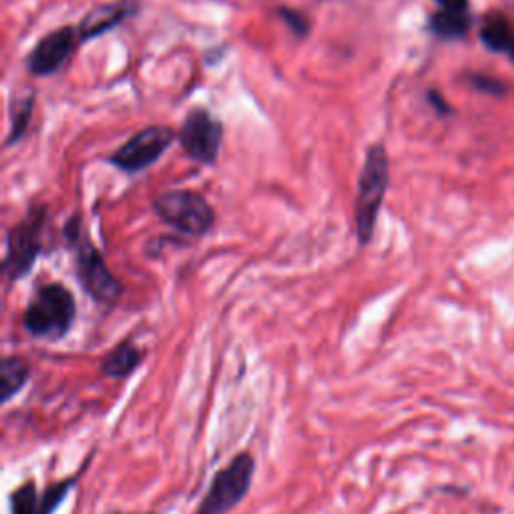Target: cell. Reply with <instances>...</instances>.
Returning <instances> with one entry per match:
<instances>
[{
  "label": "cell",
  "mask_w": 514,
  "mask_h": 514,
  "mask_svg": "<svg viewBox=\"0 0 514 514\" xmlns=\"http://www.w3.org/2000/svg\"><path fill=\"white\" fill-rule=\"evenodd\" d=\"M109 514H125V512H117V510H115V512H109Z\"/></svg>",
  "instance_id": "7402d4cb"
},
{
  "label": "cell",
  "mask_w": 514,
  "mask_h": 514,
  "mask_svg": "<svg viewBox=\"0 0 514 514\" xmlns=\"http://www.w3.org/2000/svg\"><path fill=\"white\" fill-rule=\"evenodd\" d=\"M428 99H430V103H432L440 113H448V111H450V107H446V103L440 99L438 93H430Z\"/></svg>",
  "instance_id": "44dd1931"
},
{
  "label": "cell",
  "mask_w": 514,
  "mask_h": 514,
  "mask_svg": "<svg viewBox=\"0 0 514 514\" xmlns=\"http://www.w3.org/2000/svg\"><path fill=\"white\" fill-rule=\"evenodd\" d=\"M280 15L288 23V27H292V31L298 37H306L310 33V25H308V19H306L304 13H300L296 9H282Z\"/></svg>",
  "instance_id": "ac0fdd59"
},
{
  "label": "cell",
  "mask_w": 514,
  "mask_h": 514,
  "mask_svg": "<svg viewBox=\"0 0 514 514\" xmlns=\"http://www.w3.org/2000/svg\"><path fill=\"white\" fill-rule=\"evenodd\" d=\"M139 11V5L135 0H117V3H109V5H101L95 7L83 21L79 27V39L83 41H91L95 37L105 35L107 31L119 27L125 19H129L131 15H135Z\"/></svg>",
  "instance_id": "30bf717a"
},
{
  "label": "cell",
  "mask_w": 514,
  "mask_h": 514,
  "mask_svg": "<svg viewBox=\"0 0 514 514\" xmlns=\"http://www.w3.org/2000/svg\"><path fill=\"white\" fill-rule=\"evenodd\" d=\"M19 107H17V113L13 115V129H11V133H9V145L11 143H15V141H19L21 139V135L27 131V127H29V121H31V113H33V109H35V95H29L25 101H19L17 103Z\"/></svg>",
  "instance_id": "e0dca14e"
},
{
  "label": "cell",
  "mask_w": 514,
  "mask_h": 514,
  "mask_svg": "<svg viewBox=\"0 0 514 514\" xmlns=\"http://www.w3.org/2000/svg\"><path fill=\"white\" fill-rule=\"evenodd\" d=\"M390 181V161L384 145L368 147L364 167L358 179V193L354 205L356 235L360 243H368L374 235L378 213Z\"/></svg>",
  "instance_id": "7a4b0ae2"
},
{
  "label": "cell",
  "mask_w": 514,
  "mask_h": 514,
  "mask_svg": "<svg viewBox=\"0 0 514 514\" xmlns=\"http://www.w3.org/2000/svg\"><path fill=\"white\" fill-rule=\"evenodd\" d=\"M177 133L167 125H151L133 135L111 155V163L123 171L135 173L151 167L173 145Z\"/></svg>",
  "instance_id": "ba28073f"
},
{
  "label": "cell",
  "mask_w": 514,
  "mask_h": 514,
  "mask_svg": "<svg viewBox=\"0 0 514 514\" xmlns=\"http://www.w3.org/2000/svg\"><path fill=\"white\" fill-rule=\"evenodd\" d=\"M79 476H81V472L71 478L49 484L39 498V514H55L59 510V506L65 502V498L71 494V490L77 486Z\"/></svg>",
  "instance_id": "9a60e30c"
},
{
  "label": "cell",
  "mask_w": 514,
  "mask_h": 514,
  "mask_svg": "<svg viewBox=\"0 0 514 514\" xmlns=\"http://www.w3.org/2000/svg\"><path fill=\"white\" fill-rule=\"evenodd\" d=\"M77 320V302L71 290L61 284L43 286L23 314L29 336L45 342L63 340Z\"/></svg>",
  "instance_id": "6da1fadb"
},
{
  "label": "cell",
  "mask_w": 514,
  "mask_h": 514,
  "mask_svg": "<svg viewBox=\"0 0 514 514\" xmlns=\"http://www.w3.org/2000/svg\"><path fill=\"white\" fill-rule=\"evenodd\" d=\"M255 458L251 452L235 454L213 478L201 498L195 514H229L251 490L255 476Z\"/></svg>",
  "instance_id": "3957f363"
},
{
  "label": "cell",
  "mask_w": 514,
  "mask_h": 514,
  "mask_svg": "<svg viewBox=\"0 0 514 514\" xmlns=\"http://www.w3.org/2000/svg\"><path fill=\"white\" fill-rule=\"evenodd\" d=\"M177 139L193 161L213 165L223 145V123L207 109H193L187 113Z\"/></svg>",
  "instance_id": "52a82bcc"
},
{
  "label": "cell",
  "mask_w": 514,
  "mask_h": 514,
  "mask_svg": "<svg viewBox=\"0 0 514 514\" xmlns=\"http://www.w3.org/2000/svg\"><path fill=\"white\" fill-rule=\"evenodd\" d=\"M45 207H33L29 215L9 231V251L5 260L7 276L17 282L25 278L43 249Z\"/></svg>",
  "instance_id": "8992f818"
},
{
  "label": "cell",
  "mask_w": 514,
  "mask_h": 514,
  "mask_svg": "<svg viewBox=\"0 0 514 514\" xmlns=\"http://www.w3.org/2000/svg\"><path fill=\"white\" fill-rule=\"evenodd\" d=\"M480 39L482 43L496 53H502L506 49L512 47V35H510V27L506 23V19L498 13H492L484 19L482 29H480Z\"/></svg>",
  "instance_id": "5bb4252c"
},
{
  "label": "cell",
  "mask_w": 514,
  "mask_h": 514,
  "mask_svg": "<svg viewBox=\"0 0 514 514\" xmlns=\"http://www.w3.org/2000/svg\"><path fill=\"white\" fill-rule=\"evenodd\" d=\"M430 29L442 39H460L470 29V17L466 11H448L440 9L430 19Z\"/></svg>",
  "instance_id": "4fadbf2b"
},
{
  "label": "cell",
  "mask_w": 514,
  "mask_h": 514,
  "mask_svg": "<svg viewBox=\"0 0 514 514\" xmlns=\"http://www.w3.org/2000/svg\"><path fill=\"white\" fill-rule=\"evenodd\" d=\"M67 235L77 245V274H79V280H81L85 292L95 302H99L103 306H113L121 298L123 286L107 268L103 255L81 233L77 219H71V223L67 225Z\"/></svg>",
  "instance_id": "277c9868"
},
{
  "label": "cell",
  "mask_w": 514,
  "mask_h": 514,
  "mask_svg": "<svg viewBox=\"0 0 514 514\" xmlns=\"http://www.w3.org/2000/svg\"><path fill=\"white\" fill-rule=\"evenodd\" d=\"M145 354L133 340H123L101 360V374L113 380H127L143 364Z\"/></svg>",
  "instance_id": "8fae6325"
},
{
  "label": "cell",
  "mask_w": 514,
  "mask_h": 514,
  "mask_svg": "<svg viewBox=\"0 0 514 514\" xmlns=\"http://www.w3.org/2000/svg\"><path fill=\"white\" fill-rule=\"evenodd\" d=\"M436 3L448 11H466L468 7V0H436Z\"/></svg>",
  "instance_id": "d6986e66"
},
{
  "label": "cell",
  "mask_w": 514,
  "mask_h": 514,
  "mask_svg": "<svg viewBox=\"0 0 514 514\" xmlns=\"http://www.w3.org/2000/svg\"><path fill=\"white\" fill-rule=\"evenodd\" d=\"M31 364L21 356H5L0 362V402L9 404L31 380Z\"/></svg>",
  "instance_id": "7c38bea8"
},
{
  "label": "cell",
  "mask_w": 514,
  "mask_h": 514,
  "mask_svg": "<svg viewBox=\"0 0 514 514\" xmlns=\"http://www.w3.org/2000/svg\"><path fill=\"white\" fill-rule=\"evenodd\" d=\"M476 87L482 89V91H490V93H498V89H502L498 83H494L492 79H484V77H476L474 79Z\"/></svg>",
  "instance_id": "ffe728a7"
},
{
  "label": "cell",
  "mask_w": 514,
  "mask_h": 514,
  "mask_svg": "<svg viewBox=\"0 0 514 514\" xmlns=\"http://www.w3.org/2000/svg\"><path fill=\"white\" fill-rule=\"evenodd\" d=\"M153 207L165 223L187 235L201 237L209 233L215 223V211L211 205L199 193L189 189L161 193L155 197Z\"/></svg>",
  "instance_id": "5b68a950"
},
{
  "label": "cell",
  "mask_w": 514,
  "mask_h": 514,
  "mask_svg": "<svg viewBox=\"0 0 514 514\" xmlns=\"http://www.w3.org/2000/svg\"><path fill=\"white\" fill-rule=\"evenodd\" d=\"M39 490L35 480H25L19 488L11 492L9 504L11 514H39Z\"/></svg>",
  "instance_id": "2e32d148"
},
{
  "label": "cell",
  "mask_w": 514,
  "mask_h": 514,
  "mask_svg": "<svg viewBox=\"0 0 514 514\" xmlns=\"http://www.w3.org/2000/svg\"><path fill=\"white\" fill-rule=\"evenodd\" d=\"M79 35L73 27H61L45 35L27 59V69L35 77H47L57 73L73 55Z\"/></svg>",
  "instance_id": "9c48e42d"
}]
</instances>
